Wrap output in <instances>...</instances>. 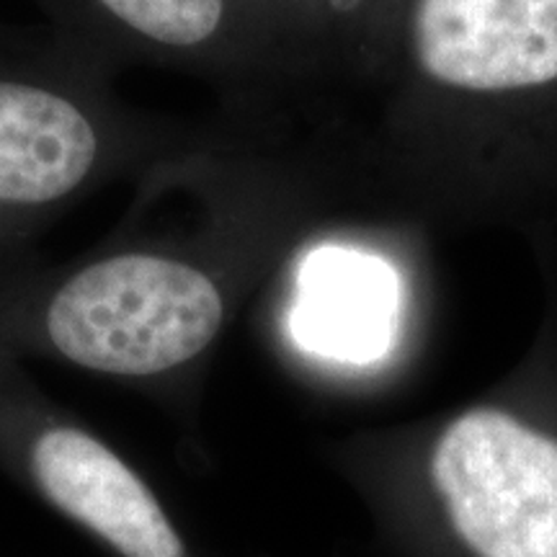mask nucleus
<instances>
[{
  "instance_id": "4",
  "label": "nucleus",
  "mask_w": 557,
  "mask_h": 557,
  "mask_svg": "<svg viewBox=\"0 0 557 557\" xmlns=\"http://www.w3.org/2000/svg\"><path fill=\"white\" fill-rule=\"evenodd\" d=\"M99 156L88 116L62 96L0 81V201L45 205L78 189Z\"/></svg>"
},
{
  "instance_id": "1",
  "label": "nucleus",
  "mask_w": 557,
  "mask_h": 557,
  "mask_svg": "<svg viewBox=\"0 0 557 557\" xmlns=\"http://www.w3.org/2000/svg\"><path fill=\"white\" fill-rule=\"evenodd\" d=\"M369 165L395 218L557 238V0H400Z\"/></svg>"
},
{
  "instance_id": "3",
  "label": "nucleus",
  "mask_w": 557,
  "mask_h": 557,
  "mask_svg": "<svg viewBox=\"0 0 557 557\" xmlns=\"http://www.w3.org/2000/svg\"><path fill=\"white\" fill-rule=\"evenodd\" d=\"M227 320L207 271L150 253L90 263L54 292L41 318L58 357L96 374L152 380L205 357Z\"/></svg>"
},
{
  "instance_id": "5",
  "label": "nucleus",
  "mask_w": 557,
  "mask_h": 557,
  "mask_svg": "<svg viewBox=\"0 0 557 557\" xmlns=\"http://www.w3.org/2000/svg\"><path fill=\"white\" fill-rule=\"evenodd\" d=\"M132 37L165 50L201 52L214 45L274 39L250 0H78Z\"/></svg>"
},
{
  "instance_id": "6",
  "label": "nucleus",
  "mask_w": 557,
  "mask_h": 557,
  "mask_svg": "<svg viewBox=\"0 0 557 557\" xmlns=\"http://www.w3.org/2000/svg\"><path fill=\"white\" fill-rule=\"evenodd\" d=\"M400 0H331L329 54L346 73L374 88L385 62Z\"/></svg>"
},
{
  "instance_id": "7",
  "label": "nucleus",
  "mask_w": 557,
  "mask_h": 557,
  "mask_svg": "<svg viewBox=\"0 0 557 557\" xmlns=\"http://www.w3.org/2000/svg\"><path fill=\"white\" fill-rule=\"evenodd\" d=\"M274 39H292L329 52L331 0H250Z\"/></svg>"
},
{
  "instance_id": "2",
  "label": "nucleus",
  "mask_w": 557,
  "mask_h": 557,
  "mask_svg": "<svg viewBox=\"0 0 557 557\" xmlns=\"http://www.w3.org/2000/svg\"><path fill=\"white\" fill-rule=\"evenodd\" d=\"M333 459L403 557H557V299L496 387Z\"/></svg>"
}]
</instances>
